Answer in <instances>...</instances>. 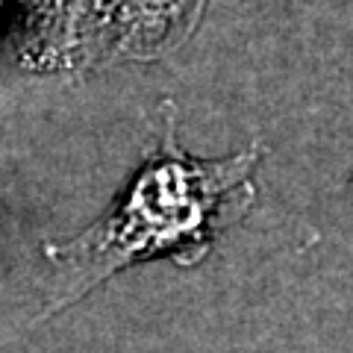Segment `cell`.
<instances>
[{"label": "cell", "instance_id": "6da1fadb", "mask_svg": "<svg viewBox=\"0 0 353 353\" xmlns=\"http://www.w3.org/2000/svg\"><path fill=\"white\" fill-rule=\"evenodd\" d=\"M253 162L256 150L224 162L185 159L168 132L159 157L139 174L121 209L59 253L68 265V297L136 259L162 253L183 259L203 256L215 230L253 201Z\"/></svg>", "mask_w": 353, "mask_h": 353}]
</instances>
